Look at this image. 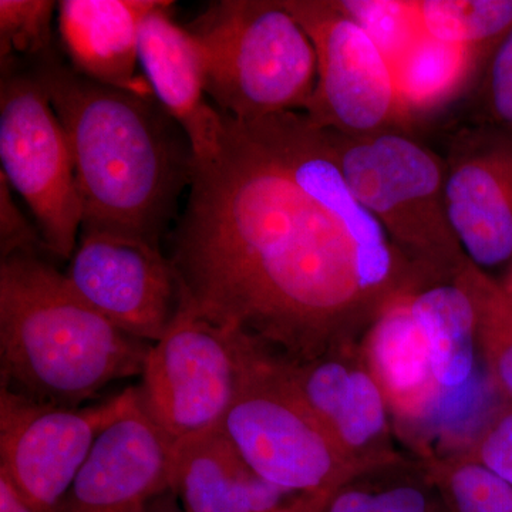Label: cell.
I'll list each match as a JSON object with an SVG mask.
<instances>
[{
	"mask_svg": "<svg viewBox=\"0 0 512 512\" xmlns=\"http://www.w3.org/2000/svg\"><path fill=\"white\" fill-rule=\"evenodd\" d=\"M2 177L28 204L46 251L70 261L83 224L69 138L36 73H3Z\"/></svg>",
	"mask_w": 512,
	"mask_h": 512,
	"instance_id": "ba28073f",
	"label": "cell"
},
{
	"mask_svg": "<svg viewBox=\"0 0 512 512\" xmlns=\"http://www.w3.org/2000/svg\"><path fill=\"white\" fill-rule=\"evenodd\" d=\"M335 491L293 494L284 503L266 512H325Z\"/></svg>",
	"mask_w": 512,
	"mask_h": 512,
	"instance_id": "f546056e",
	"label": "cell"
},
{
	"mask_svg": "<svg viewBox=\"0 0 512 512\" xmlns=\"http://www.w3.org/2000/svg\"><path fill=\"white\" fill-rule=\"evenodd\" d=\"M170 490L184 512H266L293 495L259 477L221 427L171 444Z\"/></svg>",
	"mask_w": 512,
	"mask_h": 512,
	"instance_id": "ac0fdd59",
	"label": "cell"
},
{
	"mask_svg": "<svg viewBox=\"0 0 512 512\" xmlns=\"http://www.w3.org/2000/svg\"><path fill=\"white\" fill-rule=\"evenodd\" d=\"M487 96L495 124L512 134V30L491 57Z\"/></svg>",
	"mask_w": 512,
	"mask_h": 512,
	"instance_id": "f1b7e54d",
	"label": "cell"
},
{
	"mask_svg": "<svg viewBox=\"0 0 512 512\" xmlns=\"http://www.w3.org/2000/svg\"><path fill=\"white\" fill-rule=\"evenodd\" d=\"M326 131L350 191L394 247L430 285L453 282L468 258L448 220L446 163L397 130Z\"/></svg>",
	"mask_w": 512,
	"mask_h": 512,
	"instance_id": "5b68a950",
	"label": "cell"
},
{
	"mask_svg": "<svg viewBox=\"0 0 512 512\" xmlns=\"http://www.w3.org/2000/svg\"><path fill=\"white\" fill-rule=\"evenodd\" d=\"M476 313L477 345L501 399L512 403V299L500 281L467 259L454 279Z\"/></svg>",
	"mask_w": 512,
	"mask_h": 512,
	"instance_id": "7402d4cb",
	"label": "cell"
},
{
	"mask_svg": "<svg viewBox=\"0 0 512 512\" xmlns=\"http://www.w3.org/2000/svg\"><path fill=\"white\" fill-rule=\"evenodd\" d=\"M170 456V441L136 397L100 434L57 512H134L170 490Z\"/></svg>",
	"mask_w": 512,
	"mask_h": 512,
	"instance_id": "5bb4252c",
	"label": "cell"
},
{
	"mask_svg": "<svg viewBox=\"0 0 512 512\" xmlns=\"http://www.w3.org/2000/svg\"><path fill=\"white\" fill-rule=\"evenodd\" d=\"M220 427L259 477L288 493L335 491L360 473L269 352L249 370Z\"/></svg>",
	"mask_w": 512,
	"mask_h": 512,
	"instance_id": "52a82bcc",
	"label": "cell"
},
{
	"mask_svg": "<svg viewBox=\"0 0 512 512\" xmlns=\"http://www.w3.org/2000/svg\"><path fill=\"white\" fill-rule=\"evenodd\" d=\"M187 29L200 46L207 97L225 116L254 121L308 107L316 53L284 0H222Z\"/></svg>",
	"mask_w": 512,
	"mask_h": 512,
	"instance_id": "277c9868",
	"label": "cell"
},
{
	"mask_svg": "<svg viewBox=\"0 0 512 512\" xmlns=\"http://www.w3.org/2000/svg\"><path fill=\"white\" fill-rule=\"evenodd\" d=\"M0 512H42L30 504L5 474L0 473Z\"/></svg>",
	"mask_w": 512,
	"mask_h": 512,
	"instance_id": "4dcf8cb0",
	"label": "cell"
},
{
	"mask_svg": "<svg viewBox=\"0 0 512 512\" xmlns=\"http://www.w3.org/2000/svg\"><path fill=\"white\" fill-rule=\"evenodd\" d=\"M160 0H63L57 22L74 70L104 86L154 96L137 73L143 20Z\"/></svg>",
	"mask_w": 512,
	"mask_h": 512,
	"instance_id": "9a60e30c",
	"label": "cell"
},
{
	"mask_svg": "<svg viewBox=\"0 0 512 512\" xmlns=\"http://www.w3.org/2000/svg\"><path fill=\"white\" fill-rule=\"evenodd\" d=\"M284 365L303 400L353 466L363 471L402 454L394 447L386 397L360 346L302 365Z\"/></svg>",
	"mask_w": 512,
	"mask_h": 512,
	"instance_id": "4fadbf2b",
	"label": "cell"
},
{
	"mask_svg": "<svg viewBox=\"0 0 512 512\" xmlns=\"http://www.w3.org/2000/svg\"><path fill=\"white\" fill-rule=\"evenodd\" d=\"M265 352L241 330L181 308L144 362L137 404L170 444L218 429Z\"/></svg>",
	"mask_w": 512,
	"mask_h": 512,
	"instance_id": "8992f818",
	"label": "cell"
},
{
	"mask_svg": "<svg viewBox=\"0 0 512 512\" xmlns=\"http://www.w3.org/2000/svg\"><path fill=\"white\" fill-rule=\"evenodd\" d=\"M188 191L168 256L181 308L291 365L359 348L393 305L430 286L302 111L247 123L220 111Z\"/></svg>",
	"mask_w": 512,
	"mask_h": 512,
	"instance_id": "6da1fadb",
	"label": "cell"
},
{
	"mask_svg": "<svg viewBox=\"0 0 512 512\" xmlns=\"http://www.w3.org/2000/svg\"><path fill=\"white\" fill-rule=\"evenodd\" d=\"M55 2L0 0V57L2 69L16 55H40L52 40Z\"/></svg>",
	"mask_w": 512,
	"mask_h": 512,
	"instance_id": "484cf974",
	"label": "cell"
},
{
	"mask_svg": "<svg viewBox=\"0 0 512 512\" xmlns=\"http://www.w3.org/2000/svg\"><path fill=\"white\" fill-rule=\"evenodd\" d=\"M136 386L64 407L0 387V473L30 504L57 512L97 439L136 402Z\"/></svg>",
	"mask_w": 512,
	"mask_h": 512,
	"instance_id": "30bf717a",
	"label": "cell"
},
{
	"mask_svg": "<svg viewBox=\"0 0 512 512\" xmlns=\"http://www.w3.org/2000/svg\"><path fill=\"white\" fill-rule=\"evenodd\" d=\"M0 254L2 258L19 252H39L45 249L39 229L29 224L13 201L10 185L0 175Z\"/></svg>",
	"mask_w": 512,
	"mask_h": 512,
	"instance_id": "83f0119b",
	"label": "cell"
},
{
	"mask_svg": "<svg viewBox=\"0 0 512 512\" xmlns=\"http://www.w3.org/2000/svg\"><path fill=\"white\" fill-rule=\"evenodd\" d=\"M444 453L474 461L512 487V403L503 399L466 443Z\"/></svg>",
	"mask_w": 512,
	"mask_h": 512,
	"instance_id": "4316f807",
	"label": "cell"
},
{
	"mask_svg": "<svg viewBox=\"0 0 512 512\" xmlns=\"http://www.w3.org/2000/svg\"><path fill=\"white\" fill-rule=\"evenodd\" d=\"M64 275L104 318L144 342L163 338L183 305L173 264L144 239L80 231Z\"/></svg>",
	"mask_w": 512,
	"mask_h": 512,
	"instance_id": "8fae6325",
	"label": "cell"
},
{
	"mask_svg": "<svg viewBox=\"0 0 512 512\" xmlns=\"http://www.w3.org/2000/svg\"><path fill=\"white\" fill-rule=\"evenodd\" d=\"M410 298L384 313L360 343L363 359L386 397L393 426L403 437L430 426L450 394L434 376Z\"/></svg>",
	"mask_w": 512,
	"mask_h": 512,
	"instance_id": "e0dca14e",
	"label": "cell"
},
{
	"mask_svg": "<svg viewBox=\"0 0 512 512\" xmlns=\"http://www.w3.org/2000/svg\"><path fill=\"white\" fill-rule=\"evenodd\" d=\"M410 311L419 328L437 382L446 392H460L476 372V313L457 282H441L410 298Z\"/></svg>",
	"mask_w": 512,
	"mask_h": 512,
	"instance_id": "d6986e66",
	"label": "cell"
},
{
	"mask_svg": "<svg viewBox=\"0 0 512 512\" xmlns=\"http://www.w3.org/2000/svg\"><path fill=\"white\" fill-rule=\"evenodd\" d=\"M453 512H512V487L474 461L454 453L417 457Z\"/></svg>",
	"mask_w": 512,
	"mask_h": 512,
	"instance_id": "cb8c5ba5",
	"label": "cell"
},
{
	"mask_svg": "<svg viewBox=\"0 0 512 512\" xmlns=\"http://www.w3.org/2000/svg\"><path fill=\"white\" fill-rule=\"evenodd\" d=\"M311 37L316 86L303 113L348 136L396 130L406 120L393 69L365 29L336 0H284Z\"/></svg>",
	"mask_w": 512,
	"mask_h": 512,
	"instance_id": "9c48e42d",
	"label": "cell"
},
{
	"mask_svg": "<svg viewBox=\"0 0 512 512\" xmlns=\"http://www.w3.org/2000/svg\"><path fill=\"white\" fill-rule=\"evenodd\" d=\"M476 47L421 35L393 67L404 116L436 109L464 86L477 63Z\"/></svg>",
	"mask_w": 512,
	"mask_h": 512,
	"instance_id": "44dd1931",
	"label": "cell"
},
{
	"mask_svg": "<svg viewBox=\"0 0 512 512\" xmlns=\"http://www.w3.org/2000/svg\"><path fill=\"white\" fill-rule=\"evenodd\" d=\"M173 2L160 0L143 20L138 64L161 107L185 131L194 154L210 144L220 111L208 103L200 46L173 18Z\"/></svg>",
	"mask_w": 512,
	"mask_h": 512,
	"instance_id": "2e32d148",
	"label": "cell"
},
{
	"mask_svg": "<svg viewBox=\"0 0 512 512\" xmlns=\"http://www.w3.org/2000/svg\"><path fill=\"white\" fill-rule=\"evenodd\" d=\"M325 512H453L419 458L399 457L366 468L330 497Z\"/></svg>",
	"mask_w": 512,
	"mask_h": 512,
	"instance_id": "ffe728a7",
	"label": "cell"
},
{
	"mask_svg": "<svg viewBox=\"0 0 512 512\" xmlns=\"http://www.w3.org/2000/svg\"><path fill=\"white\" fill-rule=\"evenodd\" d=\"M500 284L503 286L504 291L507 292V295L512 299V262L508 265V268L505 269V274Z\"/></svg>",
	"mask_w": 512,
	"mask_h": 512,
	"instance_id": "d6a6232c",
	"label": "cell"
},
{
	"mask_svg": "<svg viewBox=\"0 0 512 512\" xmlns=\"http://www.w3.org/2000/svg\"><path fill=\"white\" fill-rule=\"evenodd\" d=\"M36 74L69 138L82 231L160 245L194 170L183 127L156 97L93 82L52 57Z\"/></svg>",
	"mask_w": 512,
	"mask_h": 512,
	"instance_id": "7a4b0ae2",
	"label": "cell"
},
{
	"mask_svg": "<svg viewBox=\"0 0 512 512\" xmlns=\"http://www.w3.org/2000/svg\"><path fill=\"white\" fill-rule=\"evenodd\" d=\"M413 9L424 35L451 45L497 49L512 30V0H417Z\"/></svg>",
	"mask_w": 512,
	"mask_h": 512,
	"instance_id": "603a6c76",
	"label": "cell"
},
{
	"mask_svg": "<svg viewBox=\"0 0 512 512\" xmlns=\"http://www.w3.org/2000/svg\"><path fill=\"white\" fill-rule=\"evenodd\" d=\"M446 163V207L464 254L478 268L512 262V134L501 128L463 130Z\"/></svg>",
	"mask_w": 512,
	"mask_h": 512,
	"instance_id": "7c38bea8",
	"label": "cell"
},
{
	"mask_svg": "<svg viewBox=\"0 0 512 512\" xmlns=\"http://www.w3.org/2000/svg\"><path fill=\"white\" fill-rule=\"evenodd\" d=\"M134 512H184V510L173 491L167 490L150 498Z\"/></svg>",
	"mask_w": 512,
	"mask_h": 512,
	"instance_id": "1f68e13d",
	"label": "cell"
},
{
	"mask_svg": "<svg viewBox=\"0 0 512 512\" xmlns=\"http://www.w3.org/2000/svg\"><path fill=\"white\" fill-rule=\"evenodd\" d=\"M151 345L104 318L39 252L2 258V389L40 403L84 406L111 383L140 376Z\"/></svg>",
	"mask_w": 512,
	"mask_h": 512,
	"instance_id": "3957f363",
	"label": "cell"
},
{
	"mask_svg": "<svg viewBox=\"0 0 512 512\" xmlns=\"http://www.w3.org/2000/svg\"><path fill=\"white\" fill-rule=\"evenodd\" d=\"M338 3L372 37L392 69L424 33L414 13L413 2L342 0Z\"/></svg>",
	"mask_w": 512,
	"mask_h": 512,
	"instance_id": "d4e9b609",
	"label": "cell"
}]
</instances>
